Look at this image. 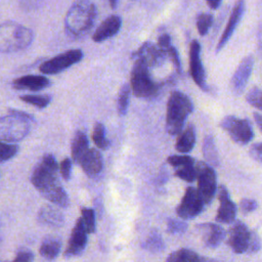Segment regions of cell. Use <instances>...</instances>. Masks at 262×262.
I'll use <instances>...</instances> for the list:
<instances>
[{"mask_svg": "<svg viewBox=\"0 0 262 262\" xmlns=\"http://www.w3.org/2000/svg\"><path fill=\"white\" fill-rule=\"evenodd\" d=\"M96 7L90 1L74 3L64 18V30L72 39L84 37L93 27L96 18Z\"/></svg>", "mask_w": 262, "mask_h": 262, "instance_id": "obj_1", "label": "cell"}, {"mask_svg": "<svg viewBox=\"0 0 262 262\" xmlns=\"http://www.w3.org/2000/svg\"><path fill=\"white\" fill-rule=\"evenodd\" d=\"M193 104L190 98L180 92L173 91L167 103L166 130L170 135L180 134L187 116L192 112Z\"/></svg>", "mask_w": 262, "mask_h": 262, "instance_id": "obj_2", "label": "cell"}, {"mask_svg": "<svg viewBox=\"0 0 262 262\" xmlns=\"http://www.w3.org/2000/svg\"><path fill=\"white\" fill-rule=\"evenodd\" d=\"M30 121L34 118L27 113L9 110V114L0 118V141L17 142L30 132Z\"/></svg>", "mask_w": 262, "mask_h": 262, "instance_id": "obj_3", "label": "cell"}, {"mask_svg": "<svg viewBox=\"0 0 262 262\" xmlns=\"http://www.w3.org/2000/svg\"><path fill=\"white\" fill-rule=\"evenodd\" d=\"M34 39L33 32L15 23L0 25V53H10L26 49Z\"/></svg>", "mask_w": 262, "mask_h": 262, "instance_id": "obj_4", "label": "cell"}, {"mask_svg": "<svg viewBox=\"0 0 262 262\" xmlns=\"http://www.w3.org/2000/svg\"><path fill=\"white\" fill-rule=\"evenodd\" d=\"M31 182L40 193L59 184L58 165L53 155L47 154L42 157L32 172Z\"/></svg>", "mask_w": 262, "mask_h": 262, "instance_id": "obj_5", "label": "cell"}, {"mask_svg": "<svg viewBox=\"0 0 262 262\" xmlns=\"http://www.w3.org/2000/svg\"><path fill=\"white\" fill-rule=\"evenodd\" d=\"M131 88L137 97H151L160 88L149 74V68L139 59L135 60L131 71Z\"/></svg>", "mask_w": 262, "mask_h": 262, "instance_id": "obj_6", "label": "cell"}, {"mask_svg": "<svg viewBox=\"0 0 262 262\" xmlns=\"http://www.w3.org/2000/svg\"><path fill=\"white\" fill-rule=\"evenodd\" d=\"M220 126L227 132L231 139L238 144L249 143L254 136L253 127L250 121L247 119L226 116L221 121Z\"/></svg>", "mask_w": 262, "mask_h": 262, "instance_id": "obj_7", "label": "cell"}, {"mask_svg": "<svg viewBox=\"0 0 262 262\" xmlns=\"http://www.w3.org/2000/svg\"><path fill=\"white\" fill-rule=\"evenodd\" d=\"M196 168V178H198V191L205 202L209 205L213 200L216 189H217V177L214 169L208 164L199 162L195 166Z\"/></svg>", "mask_w": 262, "mask_h": 262, "instance_id": "obj_8", "label": "cell"}, {"mask_svg": "<svg viewBox=\"0 0 262 262\" xmlns=\"http://www.w3.org/2000/svg\"><path fill=\"white\" fill-rule=\"evenodd\" d=\"M83 58V52L80 49L68 50L54 56L51 59L44 61L40 66V72L46 75L58 74L71 66L77 63Z\"/></svg>", "mask_w": 262, "mask_h": 262, "instance_id": "obj_9", "label": "cell"}, {"mask_svg": "<svg viewBox=\"0 0 262 262\" xmlns=\"http://www.w3.org/2000/svg\"><path fill=\"white\" fill-rule=\"evenodd\" d=\"M205 206L206 204L201 198L198 189L189 186L186 188L180 204L177 206L176 213L181 219H192L202 213Z\"/></svg>", "mask_w": 262, "mask_h": 262, "instance_id": "obj_10", "label": "cell"}, {"mask_svg": "<svg viewBox=\"0 0 262 262\" xmlns=\"http://www.w3.org/2000/svg\"><path fill=\"white\" fill-rule=\"evenodd\" d=\"M252 232L245 223L235 221L229 229L227 244L231 250L236 254H244L249 252L252 239Z\"/></svg>", "mask_w": 262, "mask_h": 262, "instance_id": "obj_11", "label": "cell"}, {"mask_svg": "<svg viewBox=\"0 0 262 262\" xmlns=\"http://www.w3.org/2000/svg\"><path fill=\"white\" fill-rule=\"evenodd\" d=\"M189 70L194 83L204 91L208 90L206 83V74L201 59V45L196 40L190 43L189 49Z\"/></svg>", "mask_w": 262, "mask_h": 262, "instance_id": "obj_12", "label": "cell"}, {"mask_svg": "<svg viewBox=\"0 0 262 262\" xmlns=\"http://www.w3.org/2000/svg\"><path fill=\"white\" fill-rule=\"evenodd\" d=\"M87 244V230L81 218H79L72 230L68 247L64 251L66 257L80 255Z\"/></svg>", "mask_w": 262, "mask_h": 262, "instance_id": "obj_13", "label": "cell"}, {"mask_svg": "<svg viewBox=\"0 0 262 262\" xmlns=\"http://www.w3.org/2000/svg\"><path fill=\"white\" fill-rule=\"evenodd\" d=\"M166 56L167 54L164 51L150 42L143 43L134 53V57L143 61L148 68L162 66L166 60Z\"/></svg>", "mask_w": 262, "mask_h": 262, "instance_id": "obj_14", "label": "cell"}, {"mask_svg": "<svg viewBox=\"0 0 262 262\" xmlns=\"http://www.w3.org/2000/svg\"><path fill=\"white\" fill-rule=\"evenodd\" d=\"M218 199L220 202L217 214L216 221L220 223H231L235 219L236 215V207L235 204L230 200L229 193L224 185L219 186Z\"/></svg>", "mask_w": 262, "mask_h": 262, "instance_id": "obj_15", "label": "cell"}, {"mask_svg": "<svg viewBox=\"0 0 262 262\" xmlns=\"http://www.w3.org/2000/svg\"><path fill=\"white\" fill-rule=\"evenodd\" d=\"M254 59L251 55L244 57L231 78V87L235 94H241L253 71Z\"/></svg>", "mask_w": 262, "mask_h": 262, "instance_id": "obj_16", "label": "cell"}, {"mask_svg": "<svg viewBox=\"0 0 262 262\" xmlns=\"http://www.w3.org/2000/svg\"><path fill=\"white\" fill-rule=\"evenodd\" d=\"M202 241L208 248H217L225 236L224 229L214 223H202L196 226Z\"/></svg>", "mask_w": 262, "mask_h": 262, "instance_id": "obj_17", "label": "cell"}, {"mask_svg": "<svg viewBox=\"0 0 262 262\" xmlns=\"http://www.w3.org/2000/svg\"><path fill=\"white\" fill-rule=\"evenodd\" d=\"M85 172V174L90 178H95L100 174L103 167V160L101 154L95 148H89L83 156L79 163Z\"/></svg>", "mask_w": 262, "mask_h": 262, "instance_id": "obj_18", "label": "cell"}, {"mask_svg": "<svg viewBox=\"0 0 262 262\" xmlns=\"http://www.w3.org/2000/svg\"><path fill=\"white\" fill-rule=\"evenodd\" d=\"M244 11H245V3L243 1H238L235 3L233 9H232V12L230 14V17L228 19V23L226 25V28L222 34V36L220 37V40L217 44V47H216V52L218 53L224 46L225 44L229 41L230 37L232 36L236 26L238 25L243 14H244Z\"/></svg>", "mask_w": 262, "mask_h": 262, "instance_id": "obj_19", "label": "cell"}, {"mask_svg": "<svg viewBox=\"0 0 262 262\" xmlns=\"http://www.w3.org/2000/svg\"><path fill=\"white\" fill-rule=\"evenodd\" d=\"M122 18L119 15H111L106 17L100 26L95 30L92 39L94 42H102L115 36L121 29Z\"/></svg>", "mask_w": 262, "mask_h": 262, "instance_id": "obj_20", "label": "cell"}, {"mask_svg": "<svg viewBox=\"0 0 262 262\" xmlns=\"http://www.w3.org/2000/svg\"><path fill=\"white\" fill-rule=\"evenodd\" d=\"M50 85V81L45 76L40 75H28L20 77L13 81L12 86L17 90H31L38 91L44 89Z\"/></svg>", "mask_w": 262, "mask_h": 262, "instance_id": "obj_21", "label": "cell"}, {"mask_svg": "<svg viewBox=\"0 0 262 262\" xmlns=\"http://www.w3.org/2000/svg\"><path fill=\"white\" fill-rule=\"evenodd\" d=\"M38 220L42 224L51 227H60L64 223V217L61 211L50 205H45L40 209Z\"/></svg>", "mask_w": 262, "mask_h": 262, "instance_id": "obj_22", "label": "cell"}, {"mask_svg": "<svg viewBox=\"0 0 262 262\" xmlns=\"http://www.w3.org/2000/svg\"><path fill=\"white\" fill-rule=\"evenodd\" d=\"M195 144V129L192 124H188L179 134L175 147L179 152H189Z\"/></svg>", "mask_w": 262, "mask_h": 262, "instance_id": "obj_23", "label": "cell"}, {"mask_svg": "<svg viewBox=\"0 0 262 262\" xmlns=\"http://www.w3.org/2000/svg\"><path fill=\"white\" fill-rule=\"evenodd\" d=\"M88 138L83 131H77L72 140V158L75 163H80L88 150Z\"/></svg>", "mask_w": 262, "mask_h": 262, "instance_id": "obj_24", "label": "cell"}, {"mask_svg": "<svg viewBox=\"0 0 262 262\" xmlns=\"http://www.w3.org/2000/svg\"><path fill=\"white\" fill-rule=\"evenodd\" d=\"M41 195L60 208H67L70 204L69 196L60 184L42 192Z\"/></svg>", "mask_w": 262, "mask_h": 262, "instance_id": "obj_25", "label": "cell"}, {"mask_svg": "<svg viewBox=\"0 0 262 262\" xmlns=\"http://www.w3.org/2000/svg\"><path fill=\"white\" fill-rule=\"evenodd\" d=\"M203 155L204 158L207 162V164L214 168V167H218L219 166V157H218V151L215 145V141H214V137L211 135H208L204 138L203 141Z\"/></svg>", "mask_w": 262, "mask_h": 262, "instance_id": "obj_26", "label": "cell"}, {"mask_svg": "<svg viewBox=\"0 0 262 262\" xmlns=\"http://www.w3.org/2000/svg\"><path fill=\"white\" fill-rule=\"evenodd\" d=\"M61 242L58 237L48 236L43 239L40 246V255L46 259H54L60 252Z\"/></svg>", "mask_w": 262, "mask_h": 262, "instance_id": "obj_27", "label": "cell"}, {"mask_svg": "<svg viewBox=\"0 0 262 262\" xmlns=\"http://www.w3.org/2000/svg\"><path fill=\"white\" fill-rule=\"evenodd\" d=\"M166 262H202V257L190 249L182 248L172 252Z\"/></svg>", "mask_w": 262, "mask_h": 262, "instance_id": "obj_28", "label": "cell"}, {"mask_svg": "<svg viewBox=\"0 0 262 262\" xmlns=\"http://www.w3.org/2000/svg\"><path fill=\"white\" fill-rule=\"evenodd\" d=\"M142 247L151 253H160L164 250L165 244L161 234L158 231L154 230L149 233Z\"/></svg>", "mask_w": 262, "mask_h": 262, "instance_id": "obj_29", "label": "cell"}, {"mask_svg": "<svg viewBox=\"0 0 262 262\" xmlns=\"http://www.w3.org/2000/svg\"><path fill=\"white\" fill-rule=\"evenodd\" d=\"M92 139L95 143V145L100 149H106L110 145V141L106 138L105 134V128L101 123H96L93 128V134Z\"/></svg>", "mask_w": 262, "mask_h": 262, "instance_id": "obj_30", "label": "cell"}, {"mask_svg": "<svg viewBox=\"0 0 262 262\" xmlns=\"http://www.w3.org/2000/svg\"><path fill=\"white\" fill-rule=\"evenodd\" d=\"M130 101V87L128 84H124L120 89V93L118 96V112L121 116H124L129 106Z\"/></svg>", "mask_w": 262, "mask_h": 262, "instance_id": "obj_31", "label": "cell"}, {"mask_svg": "<svg viewBox=\"0 0 262 262\" xmlns=\"http://www.w3.org/2000/svg\"><path fill=\"white\" fill-rule=\"evenodd\" d=\"M175 175L184 181L192 182L195 180L198 175L195 165L192 164V165H185L182 167H178L175 170Z\"/></svg>", "mask_w": 262, "mask_h": 262, "instance_id": "obj_32", "label": "cell"}, {"mask_svg": "<svg viewBox=\"0 0 262 262\" xmlns=\"http://www.w3.org/2000/svg\"><path fill=\"white\" fill-rule=\"evenodd\" d=\"M19 98L24 102L30 103L39 108L46 107L51 101V97L49 95H21Z\"/></svg>", "mask_w": 262, "mask_h": 262, "instance_id": "obj_33", "label": "cell"}, {"mask_svg": "<svg viewBox=\"0 0 262 262\" xmlns=\"http://www.w3.org/2000/svg\"><path fill=\"white\" fill-rule=\"evenodd\" d=\"M82 214V221L84 223V226L87 230V233H93L95 231V214L92 209L89 208H82L81 210Z\"/></svg>", "mask_w": 262, "mask_h": 262, "instance_id": "obj_34", "label": "cell"}, {"mask_svg": "<svg viewBox=\"0 0 262 262\" xmlns=\"http://www.w3.org/2000/svg\"><path fill=\"white\" fill-rule=\"evenodd\" d=\"M213 24V16L209 13H200L196 16V28L201 36H205Z\"/></svg>", "mask_w": 262, "mask_h": 262, "instance_id": "obj_35", "label": "cell"}, {"mask_svg": "<svg viewBox=\"0 0 262 262\" xmlns=\"http://www.w3.org/2000/svg\"><path fill=\"white\" fill-rule=\"evenodd\" d=\"M18 151V146L12 143L0 141V163L13 158Z\"/></svg>", "mask_w": 262, "mask_h": 262, "instance_id": "obj_36", "label": "cell"}, {"mask_svg": "<svg viewBox=\"0 0 262 262\" xmlns=\"http://www.w3.org/2000/svg\"><path fill=\"white\" fill-rule=\"evenodd\" d=\"M246 100L248 103L254 107L262 111V90L257 87L252 88L246 95Z\"/></svg>", "mask_w": 262, "mask_h": 262, "instance_id": "obj_37", "label": "cell"}, {"mask_svg": "<svg viewBox=\"0 0 262 262\" xmlns=\"http://www.w3.org/2000/svg\"><path fill=\"white\" fill-rule=\"evenodd\" d=\"M187 229V223L177 219H169L167 222V230L172 234H179L185 232Z\"/></svg>", "mask_w": 262, "mask_h": 262, "instance_id": "obj_38", "label": "cell"}, {"mask_svg": "<svg viewBox=\"0 0 262 262\" xmlns=\"http://www.w3.org/2000/svg\"><path fill=\"white\" fill-rule=\"evenodd\" d=\"M167 162L175 168L194 164V160L189 156H170L167 159Z\"/></svg>", "mask_w": 262, "mask_h": 262, "instance_id": "obj_39", "label": "cell"}, {"mask_svg": "<svg viewBox=\"0 0 262 262\" xmlns=\"http://www.w3.org/2000/svg\"><path fill=\"white\" fill-rule=\"evenodd\" d=\"M59 171L64 180H69L72 175V162L69 158H64L59 165Z\"/></svg>", "mask_w": 262, "mask_h": 262, "instance_id": "obj_40", "label": "cell"}, {"mask_svg": "<svg viewBox=\"0 0 262 262\" xmlns=\"http://www.w3.org/2000/svg\"><path fill=\"white\" fill-rule=\"evenodd\" d=\"M257 207H258L257 202L254 201V200H251V199H243L239 203L241 211L244 214H248L250 212L255 211L257 209Z\"/></svg>", "mask_w": 262, "mask_h": 262, "instance_id": "obj_41", "label": "cell"}, {"mask_svg": "<svg viewBox=\"0 0 262 262\" xmlns=\"http://www.w3.org/2000/svg\"><path fill=\"white\" fill-rule=\"evenodd\" d=\"M167 56H169L173 62V64L175 66L177 72L179 74L182 73V69H181V62H180V58H179V54L177 52V50L175 49L174 46H171L169 48V50L167 51Z\"/></svg>", "mask_w": 262, "mask_h": 262, "instance_id": "obj_42", "label": "cell"}, {"mask_svg": "<svg viewBox=\"0 0 262 262\" xmlns=\"http://www.w3.org/2000/svg\"><path fill=\"white\" fill-rule=\"evenodd\" d=\"M250 156L257 162L262 164V142H258V143H254L251 147H250Z\"/></svg>", "mask_w": 262, "mask_h": 262, "instance_id": "obj_43", "label": "cell"}, {"mask_svg": "<svg viewBox=\"0 0 262 262\" xmlns=\"http://www.w3.org/2000/svg\"><path fill=\"white\" fill-rule=\"evenodd\" d=\"M171 38L168 34H163L158 39V47L167 54V51L171 47Z\"/></svg>", "mask_w": 262, "mask_h": 262, "instance_id": "obj_44", "label": "cell"}, {"mask_svg": "<svg viewBox=\"0 0 262 262\" xmlns=\"http://www.w3.org/2000/svg\"><path fill=\"white\" fill-rule=\"evenodd\" d=\"M34 259V255L30 251H20L16 255L15 259L12 262H32Z\"/></svg>", "mask_w": 262, "mask_h": 262, "instance_id": "obj_45", "label": "cell"}, {"mask_svg": "<svg viewBox=\"0 0 262 262\" xmlns=\"http://www.w3.org/2000/svg\"><path fill=\"white\" fill-rule=\"evenodd\" d=\"M261 247V244H260V238L258 236V234L253 231L252 232V239H251V245H250V248H249V252L250 254H253V253H256L259 251Z\"/></svg>", "mask_w": 262, "mask_h": 262, "instance_id": "obj_46", "label": "cell"}, {"mask_svg": "<svg viewBox=\"0 0 262 262\" xmlns=\"http://www.w3.org/2000/svg\"><path fill=\"white\" fill-rule=\"evenodd\" d=\"M254 120L256 122V125L258 126V128L262 132V115H260L258 113H254Z\"/></svg>", "mask_w": 262, "mask_h": 262, "instance_id": "obj_47", "label": "cell"}, {"mask_svg": "<svg viewBox=\"0 0 262 262\" xmlns=\"http://www.w3.org/2000/svg\"><path fill=\"white\" fill-rule=\"evenodd\" d=\"M207 4L212 8V9H217L218 6L221 4L220 0H208Z\"/></svg>", "mask_w": 262, "mask_h": 262, "instance_id": "obj_48", "label": "cell"}, {"mask_svg": "<svg viewBox=\"0 0 262 262\" xmlns=\"http://www.w3.org/2000/svg\"><path fill=\"white\" fill-rule=\"evenodd\" d=\"M202 262H219L216 259L213 258H207V257H202Z\"/></svg>", "mask_w": 262, "mask_h": 262, "instance_id": "obj_49", "label": "cell"}, {"mask_svg": "<svg viewBox=\"0 0 262 262\" xmlns=\"http://www.w3.org/2000/svg\"><path fill=\"white\" fill-rule=\"evenodd\" d=\"M110 4L112 5V7H113V8H115V6H116V4H117V1H111V2H110Z\"/></svg>", "mask_w": 262, "mask_h": 262, "instance_id": "obj_50", "label": "cell"}]
</instances>
